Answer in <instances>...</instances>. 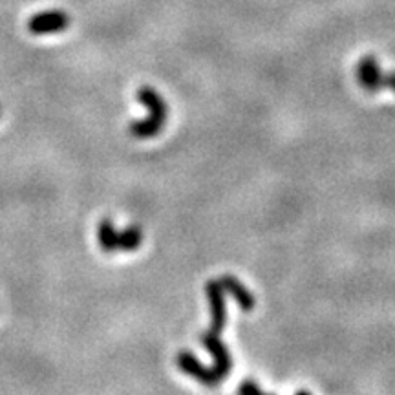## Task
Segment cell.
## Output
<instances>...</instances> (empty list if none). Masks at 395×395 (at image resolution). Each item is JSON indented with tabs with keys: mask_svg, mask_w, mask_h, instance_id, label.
I'll return each mask as SVG.
<instances>
[{
	"mask_svg": "<svg viewBox=\"0 0 395 395\" xmlns=\"http://www.w3.org/2000/svg\"><path fill=\"white\" fill-rule=\"evenodd\" d=\"M382 70L377 65V61L373 55H366L362 57L359 66H357V79L361 83L362 88H366L368 92H377V90L382 88Z\"/></svg>",
	"mask_w": 395,
	"mask_h": 395,
	"instance_id": "277c9868",
	"label": "cell"
},
{
	"mask_svg": "<svg viewBox=\"0 0 395 395\" xmlns=\"http://www.w3.org/2000/svg\"><path fill=\"white\" fill-rule=\"evenodd\" d=\"M205 291H207L209 304H211L213 322H211V328L203 333L200 341L207 348L209 353L213 355L214 362L211 368H205L193 353L183 350L178 353V366L183 373L194 377L202 385L216 386L218 382H222L229 376L232 366L231 353H229L227 346L222 342V331L225 328V321H227L225 291H223L220 280H209L207 286H205Z\"/></svg>",
	"mask_w": 395,
	"mask_h": 395,
	"instance_id": "6da1fadb",
	"label": "cell"
},
{
	"mask_svg": "<svg viewBox=\"0 0 395 395\" xmlns=\"http://www.w3.org/2000/svg\"><path fill=\"white\" fill-rule=\"evenodd\" d=\"M143 232L138 225H130L124 231L118 232V251H136L141 245Z\"/></svg>",
	"mask_w": 395,
	"mask_h": 395,
	"instance_id": "52a82bcc",
	"label": "cell"
},
{
	"mask_svg": "<svg viewBox=\"0 0 395 395\" xmlns=\"http://www.w3.org/2000/svg\"><path fill=\"white\" fill-rule=\"evenodd\" d=\"M118 232L119 231L108 218H104L97 225V242L104 252L118 251Z\"/></svg>",
	"mask_w": 395,
	"mask_h": 395,
	"instance_id": "8992f818",
	"label": "cell"
},
{
	"mask_svg": "<svg viewBox=\"0 0 395 395\" xmlns=\"http://www.w3.org/2000/svg\"><path fill=\"white\" fill-rule=\"evenodd\" d=\"M238 392H240V394H262V388L252 379H245L242 385H240Z\"/></svg>",
	"mask_w": 395,
	"mask_h": 395,
	"instance_id": "ba28073f",
	"label": "cell"
},
{
	"mask_svg": "<svg viewBox=\"0 0 395 395\" xmlns=\"http://www.w3.org/2000/svg\"><path fill=\"white\" fill-rule=\"evenodd\" d=\"M70 24V17L65 11L49 10L40 11L28 20V30L33 35H49L65 31Z\"/></svg>",
	"mask_w": 395,
	"mask_h": 395,
	"instance_id": "3957f363",
	"label": "cell"
},
{
	"mask_svg": "<svg viewBox=\"0 0 395 395\" xmlns=\"http://www.w3.org/2000/svg\"><path fill=\"white\" fill-rule=\"evenodd\" d=\"M138 99L145 108H148L150 115L143 121H136L130 124V134L138 139H150L158 136L167 123V103L150 86H141L138 92Z\"/></svg>",
	"mask_w": 395,
	"mask_h": 395,
	"instance_id": "7a4b0ae2",
	"label": "cell"
},
{
	"mask_svg": "<svg viewBox=\"0 0 395 395\" xmlns=\"http://www.w3.org/2000/svg\"><path fill=\"white\" fill-rule=\"evenodd\" d=\"M382 86H388V88L395 92V72H392V74L382 77Z\"/></svg>",
	"mask_w": 395,
	"mask_h": 395,
	"instance_id": "9c48e42d",
	"label": "cell"
},
{
	"mask_svg": "<svg viewBox=\"0 0 395 395\" xmlns=\"http://www.w3.org/2000/svg\"><path fill=\"white\" fill-rule=\"evenodd\" d=\"M220 284H222L223 291H229L236 298V302L240 304L243 312H252V307H255V296L243 286L242 282L238 280V278L231 277V275H225V277L220 278Z\"/></svg>",
	"mask_w": 395,
	"mask_h": 395,
	"instance_id": "5b68a950",
	"label": "cell"
}]
</instances>
